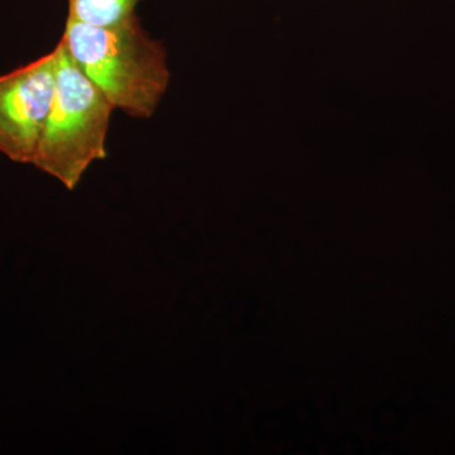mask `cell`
Listing matches in <instances>:
<instances>
[{
    "mask_svg": "<svg viewBox=\"0 0 455 455\" xmlns=\"http://www.w3.org/2000/svg\"><path fill=\"white\" fill-rule=\"evenodd\" d=\"M61 41L114 109L139 119L154 116L169 88L171 73L163 42L145 31L139 16L109 27L68 18Z\"/></svg>",
    "mask_w": 455,
    "mask_h": 455,
    "instance_id": "obj_1",
    "label": "cell"
},
{
    "mask_svg": "<svg viewBox=\"0 0 455 455\" xmlns=\"http://www.w3.org/2000/svg\"><path fill=\"white\" fill-rule=\"evenodd\" d=\"M55 51V92L32 164L71 190L90 164L107 157L114 107L77 68L64 42Z\"/></svg>",
    "mask_w": 455,
    "mask_h": 455,
    "instance_id": "obj_2",
    "label": "cell"
},
{
    "mask_svg": "<svg viewBox=\"0 0 455 455\" xmlns=\"http://www.w3.org/2000/svg\"><path fill=\"white\" fill-rule=\"evenodd\" d=\"M56 83V51L0 76V152L14 163L31 164Z\"/></svg>",
    "mask_w": 455,
    "mask_h": 455,
    "instance_id": "obj_3",
    "label": "cell"
},
{
    "mask_svg": "<svg viewBox=\"0 0 455 455\" xmlns=\"http://www.w3.org/2000/svg\"><path fill=\"white\" fill-rule=\"evenodd\" d=\"M140 0H68V20L95 27L119 25L137 16Z\"/></svg>",
    "mask_w": 455,
    "mask_h": 455,
    "instance_id": "obj_4",
    "label": "cell"
}]
</instances>
